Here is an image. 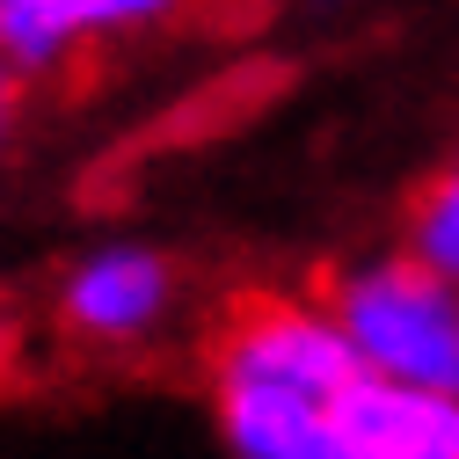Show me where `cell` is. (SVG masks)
Instances as JSON below:
<instances>
[{
	"instance_id": "3",
	"label": "cell",
	"mask_w": 459,
	"mask_h": 459,
	"mask_svg": "<svg viewBox=\"0 0 459 459\" xmlns=\"http://www.w3.org/2000/svg\"><path fill=\"white\" fill-rule=\"evenodd\" d=\"M212 379H248V386H299L335 401L358 379V351L328 299H241L212 335Z\"/></svg>"
},
{
	"instance_id": "7",
	"label": "cell",
	"mask_w": 459,
	"mask_h": 459,
	"mask_svg": "<svg viewBox=\"0 0 459 459\" xmlns=\"http://www.w3.org/2000/svg\"><path fill=\"white\" fill-rule=\"evenodd\" d=\"M401 248H416L430 270H445V277L459 284V153L416 190V204H409V241H401Z\"/></svg>"
},
{
	"instance_id": "2",
	"label": "cell",
	"mask_w": 459,
	"mask_h": 459,
	"mask_svg": "<svg viewBox=\"0 0 459 459\" xmlns=\"http://www.w3.org/2000/svg\"><path fill=\"white\" fill-rule=\"evenodd\" d=\"M176 307H183V277L153 241H95L51 284V328L74 351H102V358L146 351L176 321Z\"/></svg>"
},
{
	"instance_id": "8",
	"label": "cell",
	"mask_w": 459,
	"mask_h": 459,
	"mask_svg": "<svg viewBox=\"0 0 459 459\" xmlns=\"http://www.w3.org/2000/svg\"><path fill=\"white\" fill-rule=\"evenodd\" d=\"M183 8L190 0H102V22H109V37H146L160 22H176Z\"/></svg>"
},
{
	"instance_id": "9",
	"label": "cell",
	"mask_w": 459,
	"mask_h": 459,
	"mask_svg": "<svg viewBox=\"0 0 459 459\" xmlns=\"http://www.w3.org/2000/svg\"><path fill=\"white\" fill-rule=\"evenodd\" d=\"M22 102H30V81L0 59V160L15 153V139H22Z\"/></svg>"
},
{
	"instance_id": "1",
	"label": "cell",
	"mask_w": 459,
	"mask_h": 459,
	"mask_svg": "<svg viewBox=\"0 0 459 459\" xmlns=\"http://www.w3.org/2000/svg\"><path fill=\"white\" fill-rule=\"evenodd\" d=\"M328 314L358 351V372L459 386V284L416 248L365 255L328 284Z\"/></svg>"
},
{
	"instance_id": "4",
	"label": "cell",
	"mask_w": 459,
	"mask_h": 459,
	"mask_svg": "<svg viewBox=\"0 0 459 459\" xmlns=\"http://www.w3.org/2000/svg\"><path fill=\"white\" fill-rule=\"evenodd\" d=\"M335 416L358 459H459V386L358 372L335 394Z\"/></svg>"
},
{
	"instance_id": "6",
	"label": "cell",
	"mask_w": 459,
	"mask_h": 459,
	"mask_svg": "<svg viewBox=\"0 0 459 459\" xmlns=\"http://www.w3.org/2000/svg\"><path fill=\"white\" fill-rule=\"evenodd\" d=\"M102 0H0V59L22 81L66 74L88 44H102Z\"/></svg>"
},
{
	"instance_id": "5",
	"label": "cell",
	"mask_w": 459,
	"mask_h": 459,
	"mask_svg": "<svg viewBox=\"0 0 459 459\" xmlns=\"http://www.w3.org/2000/svg\"><path fill=\"white\" fill-rule=\"evenodd\" d=\"M212 416L234 459H358L342 437L335 401L299 386H248V379H212Z\"/></svg>"
}]
</instances>
